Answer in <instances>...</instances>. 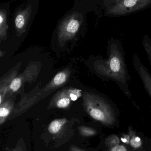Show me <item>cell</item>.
Masks as SVG:
<instances>
[{"instance_id": "obj_9", "label": "cell", "mask_w": 151, "mask_h": 151, "mask_svg": "<svg viewBox=\"0 0 151 151\" xmlns=\"http://www.w3.org/2000/svg\"><path fill=\"white\" fill-rule=\"evenodd\" d=\"M32 14V6L29 5L24 9L17 12L15 16V26L17 36H21L26 30Z\"/></svg>"}, {"instance_id": "obj_18", "label": "cell", "mask_w": 151, "mask_h": 151, "mask_svg": "<svg viewBox=\"0 0 151 151\" xmlns=\"http://www.w3.org/2000/svg\"><path fill=\"white\" fill-rule=\"evenodd\" d=\"M119 143V139L118 137L116 136H112L111 137H108L105 140V144L107 146H112V145L114 146L118 145Z\"/></svg>"}, {"instance_id": "obj_2", "label": "cell", "mask_w": 151, "mask_h": 151, "mask_svg": "<svg viewBox=\"0 0 151 151\" xmlns=\"http://www.w3.org/2000/svg\"><path fill=\"white\" fill-rule=\"evenodd\" d=\"M71 74V70L66 68L57 73L43 88L33 89L29 94L23 97L14 107L11 114L12 118H15L24 113L41 99L64 86L68 81Z\"/></svg>"}, {"instance_id": "obj_7", "label": "cell", "mask_w": 151, "mask_h": 151, "mask_svg": "<svg viewBox=\"0 0 151 151\" xmlns=\"http://www.w3.org/2000/svg\"><path fill=\"white\" fill-rule=\"evenodd\" d=\"M151 3V0H121L115 4L109 11V14L122 15L143 9Z\"/></svg>"}, {"instance_id": "obj_20", "label": "cell", "mask_w": 151, "mask_h": 151, "mask_svg": "<svg viewBox=\"0 0 151 151\" xmlns=\"http://www.w3.org/2000/svg\"><path fill=\"white\" fill-rule=\"evenodd\" d=\"M69 151H85L82 149H80L79 147L75 146V145H72L70 146L69 148Z\"/></svg>"}, {"instance_id": "obj_8", "label": "cell", "mask_w": 151, "mask_h": 151, "mask_svg": "<svg viewBox=\"0 0 151 151\" xmlns=\"http://www.w3.org/2000/svg\"><path fill=\"white\" fill-rule=\"evenodd\" d=\"M133 63L135 70L142 82L144 87L151 100V74L148 69L142 63L138 55L135 53L133 55Z\"/></svg>"}, {"instance_id": "obj_14", "label": "cell", "mask_w": 151, "mask_h": 151, "mask_svg": "<svg viewBox=\"0 0 151 151\" xmlns=\"http://www.w3.org/2000/svg\"><path fill=\"white\" fill-rule=\"evenodd\" d=\"M79 131L82 136L85 137L93 136L97 134L96 131L95 129L86 126H79Z\"/></svg>"}, {"instance_id": "obj_4", "label": "cell", "mask_w": 151, "mask_h": 151, "mask_svg": "<svg viewBox=\"0 0 151 151\" xmlns=\"http://www.w3.org/2000/svg\"><path fill=\"white\" fill-rule=\"evenodd\" d=\"M83 21L82 13L77 11L73 12L61 21L57 32L58 39L60 46L63 47L66 42L75 37Z\"/></svg>"}, {"instance_id": "obj_21", "label": "cell", "mask_w": 151, "mask_h": 151, "mask_svg": "<svg viewBox=\"0 0 151 151\" xmlns=\"http://www.w3.org/2000/svg\"><path fill=\"white\" fill-rule=\"evenodd\" d=\"M114 2L115 3V4L117 3L118 2L120 1L121 0H113Z\"/></svg>"}, {"instance_id": "obj_12", "label": "cell", "mask_w": 151, "mask_h": 151, "mask_svg": "<svg viewBox=\"0 0 151 151\" xmlns=\"http://www.w3.org/2000/svg\"><path fill=\"white\" fill-rule=\"evenodd\" d=\"M8 27L7 22V13L5 10H0V40H5L7 38Z\"/></svg>"}, {"instance_id": "obj_1", "label": "cell", "mask_w": 151, "mask_h": 151, "mask_svg": "<svg viewBox=\"0 0 151 151\" xmlns=\"http://www.w3.org/2000/svg\"><path fill=\"white\" fill-rule=\"evenodd\" d=\"M107 58H98L93 63L95 72L105 81L117 83L121 91L132 101L129 83L131 78L125 61L122 44L111 39L107 47Z\"/></svg>"}, {"instance_id": "obj_5", "label": "cell", "mask_w": 151, "mask_h": 151, "mask_svg": "<svg viewBox=\"0 0 151 151\" xmlns=\"http://www.w3.org/2000/svg\"><path fill=\"white\" fill-rule=\"evenodd\" d=\"M41 67V63L40 62H31L24 71L17 76L12 82L5 100L10 98L25 83H32L35 81L40 73Z\"/></svg>"}, {"instance_id": "obj_15", "label": "cell", "mask_w": 151, "mask_h": 151, "mask_svg": "<svg viewBox=\"0 0 151 151\" xmlns=\"http://www.w3.org/2000/svg\"><path fill=\"white\" fill-rule=\"evenodd\" d=\"M142 45L151 66V40L149 37L144 36L143 40Z\"/></svg>"}, {"instance_id": "obj_19", "label": "cell", "mask_w": 151, "mask_h": 151, "mask_svg": "<svg viewBox=\"0 0 151 151\" xmlns=\"http://www.w3.org/2000/svg\"><path fill=\"white\" fill-rule=\"evenodd\" d=\"M111 151H127L126 148L123 145H117L113 147Z\"/></svg>"}, {"instance_id": "obj_6", "label": "cell", "mask_w": 151, "mask_h": 151, "mask_svg": "<svg viewBox=\"0 0 151 151\" xmlns=\"http://www.w3.org/2000/svg\"><path fill=\"white\" fill-rule=\"evenodd\" d=\"M82 91L74 88H66L56 93L51 99L48 108L66 109L71 106L72 102L82 97Z\"/></svg>"}, {"instance_id": "obj_3", "label": "cell", "mask_w": 151, "mask_h": 151, "mask_svg": "<svg viewBox=\"0 0 151 151\" xmlns=\"http://www.w3.org/2000/svg\"><path fill=\"white\" fill-rule=\"evenodd\" d=\"M83 106L85 111L92 119L107 126L116 122L115 105L111 100L93 93H82Z\"/></svg>"}, {"instance_id": "obj_10", "label": "cell", "mask_w": 151, "mask_h": 151, "mask_svg": "<svg viewBox=\"0 0 151 151\" xmlns=\"http://www.w3.org/2000/svg\"><path fill=\"white\" fill-rule=\"evenodd\" d=\"M21 64V62L19 63L1 78L0 81V104L5 101L10 85L13 79L17 76Z\"/></svg>"}, {"instance_id": "obj_11", "label": "cell", "mask_w": 151, "mask_h": 151, "mask_svg": "<svg viewBox=\"0 0 151 151\" xmlns=\"http://www.w3.org/2000/svg\"><path fill=\"white\" fill-rule=\"evenodd\" d=\"M14 97L9 99L0 104V125L2 126L11 114L14 108Z\"/></svg>"}, {"instance_id": "obj_17", "label": "cell", "mask_w": 151, "mask_h": 151, "mask_svg": "<svg viewBox=\"0 0 151 151\" xmlns=\"http://www.w3.org/2000/svg\"><path fill=\"white\" fill-rule=\"evenodd\" d=\"M6 150L8 151H27L25 143L23 138H20L18 140L13 149H10L8 147Z\"/></svg>"}, {"instance_id": "obj_13", "label": "cell", "mask_w": 151, "mask_h": 151, "mask_svg": "<svg viewBox=\"0 0 151 151\" xmlns=\"http://www.w3.org/2000/svg\"><path fill=\"white\" fill-rule=\"evenodd\" d=\"M68 122V120L66 118L56 119L52 121L48 127V131L51 134H58L64 126Z\"/></svg>"}, {"instance_id": "obj_16", "label": "cell", "mask_w": 151, "mask_h": 151, "mask_svg": "<svg viewBox=\"0 0 151 151\" xmlns=\"http://www.w3.org/2000/svg\"><path fill=\"white\" fill-rule=\"evenodd\" d=\"M133 131L130 130L129 131L130 133L131 140L130 141V144L132 147L134 148H139L141 147L142 145V141L141 138L138 136H136L135 134H133Z\"/></svg>"}]
</instances>
